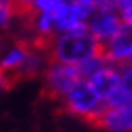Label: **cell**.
Returning a JSON list of instances; mask_svg holds the SVG:
<instances>
[{"mask_svg":"<svg viewBox=\"0 0 132 132\" xmlns=\"http://www.w3.org/2000/svg\"><path fill=\"white\" fill-rule=\"evenodd\" d=\"M130 64H132V57H130Z\"/></svg>","mask_w":132,"mask_h":132,"instance_id":"obj_14","label":"cell"},{"mask_svg":"<svg viewBox=\"0 0 132 132\" xmlns=\"http://www.w3.org/2000/svg\"><path fill=\"white\" fill-rule=\"evenodd\" d=\"M32 53V45L25 44V42H17V44H11L6 47V51L0 55V70L10 74L11 77H21L23 70L30 59Z\"/></svg>","mask_w":132,"mask_h":132,"instance_id":"obj_6","label":"cell"},{"mask_svg":"<svg viewBox=\"0 0 132 132\" xmlns=\"http://www.w3.org/2000/svg\"><path fill=\"white\" fill-rule=\"evenodd\" d=\"M11 85H13V77L0 70V93H6Z\"/></svg>","mask_w":132,"mask_h":132,"instance_id":"obj_12","label":"cell"},{"mask_svg":"<svg viewBox=\"0 0 132 132\" xmlns=\"http://www.w3.org/2000/svg\"><path fill=\"white\" fill-rule=\"evenodd\" d=\"M51 62H61L68 66H81L89 59L102 53V45L93 38L89 30L79 32H66L55 34L53 38L44 45Z\"/></svg>","mask_w":132,"mask_h":132,"instance_id":"obj_1","label":"cell"},{"mask_svg":"<svg viewBox=\"0 0 132 132\" xmlns=\"http://www.w3.org/2000/svg\"><path fill=\"white\" fill-rule=\"evenodd\" d=\"M6 47H8V44H6V40L2 38V36H0V55H2V53L6 51Z\"/></svg>","mask_w":132,"mask_h":132,"instance_id":"obj_13","label":"cell"},{"mask_svg":"<svg viewBox=\"0 0 132 132\" xmlns=\"http://www.w3.org/2000/svg\"><path fill=\"white\" fill-rule=\"evenodd\" d=\"M64 110L76 117L96 123L98 117L106 111V102L98 96V93L91 87V83L81 79L66 93L62 98Z\"/></svg>","mask_w":132,"mask_h":132,"instance_id":"obj_2","label":"cell"},{"mask_svg":"<svg viewBox=\"0 0 132 132\" xmlns=\"http://www.w3.org/2000/svg\"><path fill=\"white\" fill-rule=\"evenodd\" d=\"M87 81L91 83V87L98 93V96L106 102V98L110 96V93L115 91V89L121 85V72H119V66L108 62L104 68H100L96 74L91 76Z\"/></svg>","mask_w":132,"mask_h":132,"instance_id":"obj_8","label":"cell"},{"mask_svg":"<svg viewBox=\"0 0 132 132\" xmlns=\"http://www.w3.org/2000/svg\"><path fill=\"white\" fill-rule=\"evenodd\" d=\"M121 27V17L117 15V0H94V13L87 21V30L104 45L117 28Z\"/></svg>","mask_w":132,"mask_h":132,"instance_id":"obj_3","label":"cell"},{"mask_svg":"<svg viewBox=\"0 0 132 132\" xmlns=\"http://www.w3.org/2000/svg\"><path fill=\"white\" fill-rule=\"evenodd\" d=\"M17 15V4L10 0H0V30H6Z\"/></svg>","mask_w":132,"mask_h":132,"instance_id":"obj_11","label":"cell"},{"mask_svg":"<svg viewBox=\"0 0 132 132\" xmlns=\"http://www.w3.org/2000/svg\"><path fill=\"white\" fill-rule=\"evenodd\" d=\"M108 64V61L104 59V55H96V57H93V59H89L87 62H83L81 66H77V72H79V77L81 79H89L91 76H94L100 68H104V66Z\"/></svg>","mask_w":132,"mask_h":132,"instance_id":"obj_10","label":"cell"},{"mask_svg":"<svg viewBox=\"0 0 132 132\" xmlns=\"http://www.w3.org/2000/svg\"><path fill=\"white\" fill-rule=\"evenodd\" d=\"M96 125L106 132H132V102L123 108H106Z\"/></svg>","mask_w":132,"mask_h":132,"instance_id":"obj_7","label":"cell"},{"mask_svg":"<svg viewBox=\"0 0 132 132\" xmlns=\"http://www.w3.org/2000/svg\"><path fill=\"white\" fill-rule=\"evenodd\" d=\"M102 55L110 64L123 66L132 57V23L121 21V27L102 45Z\"/></svg>","mask_w":132,"mask_h":132,"instance_id":"obj_5","label":"cell"},{"mask_svg":"<svg viewBox=\"0 0 132 132\" xmlns=\"http://www.w3.org/2000/svg\"><path fill=\"white\" fill-rule=\"evenodd\" d=\"M128 102H132V91L121 83V85H119L115 91H111L110 96L106 98V108H123V106H127Z\"/></svg>","mask_w":132,"mask_h":132,"instance_id":"obj_9","label":"cell"},{"mask_svg":"<svg viewBox=\"0 0 132 132\" xmlns=\"http://www.w3.org/2000/svg\"><path fill=\"white\" fill-rule=\"evenodd\" d=\"M44 85L45 91L55 98H64L66 93L76 85L77 81H81L79 72L76 66L61 64V62H51L47 64V68L44 70Z\"/></svg>","mask_w":132,"mask_h":132,"instance_id":"obj_4","label":"cell"}]
</instances>
